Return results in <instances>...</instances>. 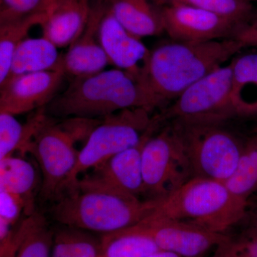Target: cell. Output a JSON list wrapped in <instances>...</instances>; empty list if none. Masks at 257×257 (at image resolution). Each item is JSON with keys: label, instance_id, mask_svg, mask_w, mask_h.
Masks as SVG:
<instances>
[{"label": "cell", "instance_id": "7a4b0ae2", "mask_svg": "<svg viewBox=\"0 0 257 257\" xmlns=\"http://www.w3.org/2000/svg\"><path fill=\"white\" fill-rule=\"evenodd\" d=\"M243 47L235 39L163 44L150 51L140 82L163 106L194 83L224 66Z\"/></svg>", "mask_w": 257, "mask_h": 257}, {"label": "cell", "instance_id": "1f68e13d", "mask_svg": "<svg viewBox=\"0 0 257 257\" xmlns=\"http://www.w3.org/2000/svg\"><path fill=\"white\" fill-rule=\"evenodd\" d=\"M18 244L14 241H10L0 246V257H15Z\"/></svg>", "mask_w": 257, "mask_h": 257}, {"label": "cell", "instance_id": "d590c367", "mask_svg": "<svg viewBox=\"0 0 257 257\" xmlns=\"http://www.w3.org/2000/svg\"><path fill=\"white\" fill-rule=\"evenodd\" d=\"M239 1L246 2V3H252V2H257V0H239Z\"/></svg>", "mask_w": 257, "mask_h": 257}, {"label": "cell", "instance_id": "52a82bcc", "mask_svg": "<svg viewBox=\"0 0 257 257\" xmlns=\"http://www.w3.org/2000/svg\"><path fill=\"white\" fill-rule=\"evenodd\" d=\"M232 62L186 89L160 114L162 121L224 124L236 117L232 98Z\"/></svg>", "mask_w": 257, "mask_h": 257}, {"label": "cell", "instance_id": "ba28073f", "mask_svg": "<svg viewBox=\"0 0 257 257\" xmlns=\"http://www.w3.org/2000/svg\"><path fill=\"white\" fill-rule=\"evenodd\" d=\"M147 140L142 154L144 196L162 200L193 178L187 155L170 124Z\"/></svg>", "mask_w": 257, "mask_h": 257}, {"label": "cell", "instance_id": "ac0fdd59", "mask_svg": "<svg viewBox=\"0 0 257 257\" xmlns=\"http://www.w3.org/2000/svg\"><path fill=\"white\" fill-rule=\"evenodd\" d=\"M57 48L43 36L25 39L13 55L8 79L23 74L63 69L62 56L59 55Z\"/></svg>", "mask_w": 257, "mask_h": 257}, {"label": "cell", "instance_id": "f546056e", "mask_svg": "<svg viewBox=\"0 0 257 257\" xmlns=\"http://www.w3.org/2000/svg\"><path fill=\"white\" fill-rule=\"evenodd\" d=\"M241 223L244 225L243 233L257 236V192L248 198L244 217Z\"/></svg>", "mask_w": 257, "mask_h": 257}, {"label": "cell", "instance_id": "4fadbf2b", "mask_svg": "<svg viewBox=\"0 0 257 257\" xmlns=\"http://www.w3.org/2000/svg\"><path fill=\"white\" fill-rule=\"evenodd\" d=\"M109 6V0H92L90 14L84 31L62 56L65 75L74 79L99 73L110 64L99 41V26Z\"/></svg>", "mask_w": 257, "mask_h": 257}, {"label": "cell", "instance_id": "2e32d148", "mask_svg": "<svg viewBox=\"0 0 257 257\" xmlns=\"http://www.w3.org/2000/svg\"><path fill=\"white\" fill-rule=\"evenodd\" d=\"M92 0H56L42 24L43 37L58 48L69 47L87 25Z\"/></svg>", "mask_w": 257, "mask_h": 257}, {"label": "cell", "instance_id": "603a6c76", "mask_svg": "<svg viewBox=\"0 0 257 257\" xmlns=\"http://www.w3.org/2000/svg\"><path fill=\"white\" fill-rule=\"evenodd\" d=\"M98 257H147L160 250L153 239L136 226L101 235Z\"/></svg>", "mask_w": 257, "mask_h": 257}, {"label": "cell", "instance_id": "6da1fadb", "mask_svg": "<svg viewBox=\"0 0 257 257\" xmlns=\"http://www.w3.org/2000/svg\"><path fill=\"white\" fill-rule=\"evenodd\" d=\"M158 202L141 200L87 176L61 193L50 214L61 225L107 234L141 222Z\"/></svg>", "mask_w": 257, "mask_h": 257}, {"label": "cell", "instance_id": "484cf974", "mask_svg": "<svg viewBox=\"0 0 257 257\" xmlns=\"http://www.w3.org/2000/svg\"><path fill=\"white\" fill-rule=\"evenodd\" d=\"M223 183L235 197L246 202L257 192V147L250 140L245 143L234 172Z\"/></svg>", "mask_w": 257, "mask_h": 257}, {"label": "cell", "instance_id": "3957f363", "mask_svg": "<svg viewBox=\"0 0 257 257\" xmlns=\"http://www.w3.org/2000/svg\"><path fill=\"white\" fill-rule=\"evenodd\" d=\"M160 106L158 100L142 83L116 68L74 79L45 109L51 116L92 119L124 109L144 108L152 111Z\"/></svg>", "mask_w": 257, "mask_h": 257}, {"label": "cell", "instance_id": "7402d4cb", "mask_svg": "<svg viewBox=\"0 0 257 257\" xmlns=\"http://www.w3.org/2000/svg\"><path fill=\"white\" fill-rule=\"evenodd\" d=\"M47 15L0 18V84L9 76L12 60L19 45L27 39L33 27L41 25Z\"/></svg>", "mask_w": 257, "mask_h": 257}, {"label": "cell", "instance_id": "44dd1931", "mask_svg": "<svg viewBox=\"0 0 257 257\" xmlns=\"http://www.w3.org/2000/svg\"><path fill=\"white\" fill-rule=\"evenodd\" d=\"M47 117L45 108H42L23 124L15 115L0 111V160L13 156L15 152H28L32 140Z\"/></svg>", "mask_w": 257, "mask_h": 257}, {"label": "cell", "instance_id": "5b68a950", "mask_svg": "<svg viewBox=\"0 0 257 257\" xmlns=\"http://www.w3.org/2000/svg\"><path fill=\"white\" fill-rule=\"evenodd\" d=\"M224 124L171 121L170 125L187 155L193 177L224 182L234 172L245 144Z\"/></svg>", "mask_w": 257, "mask_h": 257}, {"label": "cell", "instance_id": "836d02e7", "mask_svg": "<svg viewBox=\"0 0 257 257\" xmlns=\"http://www.w3.org/2000/svg\"><path fill=\"white\" fill-rule=\"evenodd\" d=\"M249 140L257 147V128L253 132L252 137Z\"/></svg>", "mask_w": 257, "mask_h": 257}, {"label": "cell", "instance_id": "30bf717a", "mask_svg": "<svg viewBox=\"0 0 257 257\" xmlns=\"http://www.w3.org/2000/svg\"><path fill=\"white\" fill-rule=\"evenodd\" d=\"M165 32L173 41L200 43L234 39L243 25L212 12L187 5L161 6Z\"/></svg>", "mask_w": 257, "mask_h": 257}, {"label": "cell", "instance_id": "d6986e66", "mask_svg": "<svg viewBox=\"0 0 257 257\" xmlns=\"http://www.w3.org/2000/svg\"><path fill=\"white\" fill-rule=\"evenodd\" d=\"M36 184V171L28 161L14 156L0 160V190L20 199L28 216L35 214L34 191Z\"/></svg>", "mask_w": 257, "mask_h": 257}, {"label": "cell", "instance_id": "8992f818", "mask_svg": "<svg viewBox=\"0 0 257 257\" xmlns=\"http://www.w3.org/2000/svg\"><path fill=\"white\" fill-rule=\"evenodd\" d=\"M150 112L144 108L124 109L105 116L96 124L79 152L77 163L62 192L84 172L97 168L119 152L138 145L153 123Z\"/></svg>", "mask_w": 257, "mask_h": 257}, {"label": "cell", "instance_id": "e0dca14e", "mask_svg": "<svg viewBox=\"0 0 257 257\" xmlns=\"http://www.w3.org/2000/svg\"><path fill=\"white\" fill-rule=\"evenodd\" d=\"M109 5L118 22L138 38L165 32L161 6L155 0H109Z\"/></svg>", "mask_w": 257, "mask_h": 257}, {"label": "cell", "instance_id": "e575fe53", "mask_svg": "<svg viewBox=\"0 0 257 257\" xmlns=\"http://www.w3.org/2000/svg\"><path fill=\"white\" fill-rule=\"evenodd\" d=\"M250 25L253 27V28H257V13L255 15L254 18L253 19L252 22L250 23Z\"/></svg>", "mask_w": 257, "mask_h": 257}, {"label": "cell", "instance_id": "83f0119b", "mask_svg": "<svg viewBox=\"0 0 257 257\" xmlns=\"http://www.w3.org/2000/svg\"><path fill=\"white\" fill-rule=\"evenodd\" d=\"M56 0H0V18L47 15Z\"/></svg>", "mask_w": 257, "mask_h": 257}, {"label": "cell", "instance_id": "4dcf8cb0", "mask_svg": "<svg viewBox=\"0 0 257 257\" xmlns=\"http://www.w3.org/2000/svg\"><path fill=\"white\" fill-rule=\"evenodd\" d=\"M234 39L241 42L244 47H257V28L250 25H244L236 33Z\"/></svg>", "mask_w": 257, "mask_h": 257}, {"label": "cell", "instance_id": "d6a6232c", "mask_svg": "<svg viewBox=\"0 0 257 257\" xmlns=\"http://www.w3.org/2000/svg\"><path fill=\"white\" fill-rule=\"evenodd\" d=\"M147 257H182L172 251H166V250L160 249L155 252L151 253Z\"/></svg>", "mask_w": 257, "mask_h": 257}, {"label": "cell", "instance_id": "d4e9b609", "mask_svg": "<svg viewBox=\"0 0 257 257\" xmlns=\"http://www.w3.org/2000/svg\"><path fill=\"white\" fill-rule=\"evenodd\" d=\"M21 239L15 257H50L54 230L43 216L34 214L20 224Z\"/></svg>", "mask_w": 257, "mask_h": 257}, {"label": "cell", "instance_id": "9c48e42d", "mask_svg": "<svg viewBox=\"0 0 257 257\" xmlns=\"http://www.w3.org/2000/svg\"><path fill=\"white\" fill-rule=\"evenodd\" d=\"M77 135L67 126L56 124L47 116L32 140L28 152L36 159L42 173L40 197L42 202L60 195L73 171L79 152Z\"/></svg>", "mask_w": 257, "mask_h": 257}, {"label": "cell", "instance_id": "4316f807", "mask_svg": "<svg viewBox=\"0 0 257 257\" xmlns=\"http://www.w3.org/2000/svg\"><path fill=\"white\" fill-rule=\"evenodd\" d=\"M160 6L180 4L212 12L243 25H250L254 18L252 3L239 0H155Z\"/></svg>", "mask_w": 257, "mask_h": 257}, {"label": "cell", "instance_id": "9a60e30c", "mask_svg": "<svg viewBox=\"0 0 257 257\" xmlns=\"http://www.w3.org/2000/svg\"><path fill=\"white\" fill-rule=\"evenodd\" d=\"M162 124L159 114L154 116L153 123L138 145L111 157L97 168L93 170L94 174L90 177L120 192L140 199V197L144 195L142 172L143 147L147 140L160 130Z\"/></svg>", "mask_w": 257, "mask_h": 257}, {"label": "cell", "instance_id": "277c9868", "mask_svg": "<svg viewBox=\"0 0 257 257\" xmlns=\"http://www.w3.org/2000/svg\"><path fill=\"white\" fill-rule=\"evenodd\" d=\"M246 203L231 194L223 182L193 177L169 197L159 200L151 215L226 234L242 221Z\"/></svg>", "mask_w": 257, "mask_h": 257}, {"label": "cell", "instance_id": "8fae6325", "mask_svg": "<svg viewBox=\"0 0 257 257\" xmlns=\"http://www.w3.org/2000/svg\"><path fill=\"white\" fill-rule=\"evenodd\" d=\"M135 226L150 235L160 249L182 257H204L209 250L218 247L229 236L151 214Z\"/></svg>", "mask_w": 257, "mask_h": 257}, {"label": "cell", "instance_id": "f1b7e54d", "mask_svg": "<svg viewBox=\"0 0 257 257\" xmlns=\"http://www.w3.org/2000/svg\"><path fill=\"white\" fill-rule=\"evenodd\" d=\"M213 257H257V236L242 233L228 238L216 247Z\"/></svg>", "mask_w": 257, "mask_h": 257}, {"label": "cell", "instance_id": "ffe728a7", "mask_svg": "<svg viewBox=\"0 0 257 257\" xmlns=\"http://www.w3.org/2000/svg\"><path fill=\"white\" fill-rule=\"evenodd\" d=\"M231 62L232 98L237 116H257V54L239 56Z\"/></svg>", "mask_w": 257, "mask_h": 257}, {"label": "cell", "instance_id": "7c38bea8", "mask_svg": "<svg viewBox=\"0 0 257 257\" xmlns=\"http://www.w3.org/2000/svg\"><path fill=\"white\" fill-rule=\"evenodd\" d=\"M64 69L15 76L0 84V111L13 115L45 107L65 77Z\"/></svg>", "mask_w": 257, "mask_h": 257}, {"label": "cell", "instance_id": "5bb4252c", "mask_svg": "<svg viewBox=\"0 0 257 257\" xmlns=\"http://www.w3.org/2000/svg\"><path fill=\"white\" fill-rule=\"evenodd\" d=\"M99 37L109 63L127 72L140 82L150 50L140 38L130 33L118 22L109 5L101 20Z\"/></svg>", "mask_w": 257, "mask_h": 257}, {"label": "cell", "instance_id": "cb8c5ba5", "mask_svg": "<svg viewBox=\"0 0 257 257\" xmlns=\"http://www.w3.org/2000/svg\"><path fill=\"white\" fill-rule=\"evenodd\" d=\"M101 246V237L86 230L62 225L54 230L50 257H98Z\"/></svg>", "mask_w": 257, "mask_h": 257}]
</instances>
